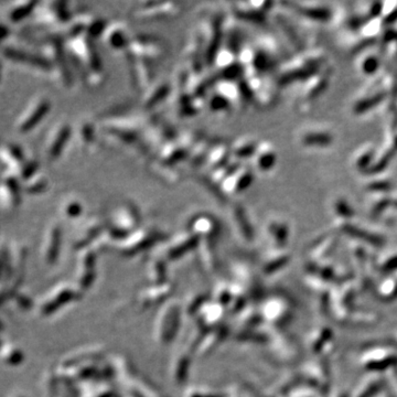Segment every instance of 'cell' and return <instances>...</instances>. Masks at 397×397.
<instances>
[{
	"mask_svg": "<svg viewBox=\"0 0 397 397\" xmlns=\"http://www.w3.org/2000/svg\"><path fill=\"white\" fill-rule=\"evenodd\" d=\"M34 6H35V3H29L18 7V8H16L10 13V19L13 21V23H18V21L23 20L25 17L29 15V13L32 11V9L34 8Z\"/></svg>",
	"mask_w": 397,
	"mask_h": 397,
	"instance_id": "4",
	"label": "cell"
},
{
	"mask_svg": "<svg viewBox=\"0 0 397 397\" xmlns=\"http://www.w3.org/2000/svg\"><path fill=\"white\" fill-rule=\"evenodd\" d=\"M5 55L8 59L28 63V64H31L34 67H38V68H42V69L50 68L49 62L46 61L45 59L40 58V56H38V55H32L29 53H26L24 51H20V50L8 48V49L5 50Z\"/></svg>",
	"mask_w": 397,
	"mask_h": 397,
	"instance_id": "1",
	"label": "cell"
},
{
	"mask_svg": "<svg viewBox=\"0 0 397 397\" xmlns=\"http://www.w3.org/2000/svg\"><path fill=\"white\" fill-rule=\"evenodd\" d=\"M49 109H50V103L48 101H46V99L45 101H42L41 103H39L38 107L31 113V115L25 120L23 125H21V127H20L21 131H28V130L32 129L33 127L35 125H38L40 120L46 116Z\"/></svg>",
	"mask_w": 397,
	"mask_h": 397,
	"instance_id": "2",
	"label": "cell"
},
{
	"mask_svg": "<svg viewBox=\"0 0 397 397\" xmlns=\"http://www.w3.org/2000/svg\"><path fill=\"white\" fill-rule=\"evenodd\" d=\"M254 149H256V145L254 143H245L235 149V155L238 157H246V156H251L254 152Z\"/></svg>",
	"mask_w": 397,
	"mask_h": 397,
	"instance_id": "7",
	"label": "cell"
},
{
	"mask_svg": "<svg viewBox=\"0 0 397 397\" xmlns=\"http://www.w3.org/2000/svg\"><path fill=\"white\" fill-rule=\"evenodd\" d=\"M7 34H8V29H7V28H5L4 26H0V39L5 38Z\"/></svg>",
	"mask_w": 397,
	"mask_h": 397,
	"instance_id": "11",
	"label": "cell"
},
{
	"mask_svg": "<svg viewBox=\"0 0 397 397\" xmlns=\"http://www.w3.org/2000/svg\"><path fill=\"white\" fill-rule=\"evenodd\" d=\"M9 152L11 153L12 157L15 158V160H17V161H23V159H24V155H23V152H21V150H20V148H19V147L15 146V145H10V146H9Z\"/></svg>",
	"mask_w": 397,
	"mask_h": 397,
	"instance_id": "10",
	"label": "cell"
},
{
	"mask_svg": "<svg viewBox=\"0 0 397 397\" xmlns=\"http://www.w3.org/2000/svg\"><path fill=\"white\" fill-rule=\"evenodd\" d=\"M69 137H70L69 126H63L61 130L59 131L58 136L55 137L54 143L52 144L51 147H50V150H49L50 158L53 160L54 158L58 157V156L61 153V151L63 150V148H64Z\"/></svg>",
	"mask_w": 397,
	"mask_h": 397,
	"instance_id": "3",
	"label": "cell"
},
{
	"mask_svg": "<svg viewBox=\"0 0 397 397\" xmlns=\"http://www.w3.org/2000/svg\"><path fill=\"white\" fill-rule=\"evenodd\" d=\"M168 90H169V87H167V86H161V87H159V89L157 90V92H156V93L151 96V98H149V99H148V102L146 103L147 107H152V105H155L156 103L160 102L161 99H162V97H164V96L167 94Z\"/></svg>",
	"mask_w": 397,
	"mask_h": 397,
	"instance_id": "6",
	"label": "cell"
},
{
	"mask_svg": "<svg viewBox=\"0 0 397 397\" xmlns=\"http://www.w3.org/2000/svg\"><path fill=\"white\" fill-rule=\"evenodd\" d=\"M258 166L260 167V169L263 170H267L269 169V167H271L274 162H275V155L273 152H264L259 155L258 157Z\"/></svg>",
	"mask_w": 397,
	"mask_h": 397,
	"instance_id": "5",
	"label": "cell"
},
{
	"mask_svg": "<svg viewBox=\"0 0 397 397\" xmlns=\"http://www.w3.org/2000/svg\"><path fill=\"white\" fill-rule=\"evenodd\" d=\"M37 167H38V164L37 162H31V164L28 165L23 171V178L24 179H28L30 178V177L35 172V170H37Z\"/></svg>",
	"mask_w": 397,
	"mask_h": 397,
	"instance_id": "9",
	"label": "cell"
},
{
	"mask_svg": "<svg viewBox=\"0 0 397 397\" xmlns=\"http://www.w3.org/2000/svg\"><path fill=\"white\" fill-rule=\"evenodd\" d=\"M210 105H211V108H213L215 111H222L228 107V101H226L223 96L217 95L214 98L211 99Z\"/></svg>",
	"mask_w": 397,
	"mask_h": 397,
	"instance_id": "8",
	"label": "cell"
}]
</instances>
